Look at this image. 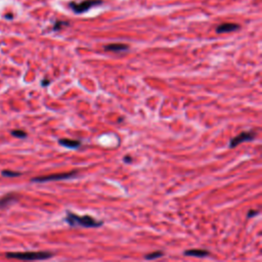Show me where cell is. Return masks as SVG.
I'll return each mask as SVG.
<instances>
[{"instance_id": "ba28073f", "label": "cell", "mask_w": 262, "mask_h": 262, "mask_svg": "<svg viewBox=\"0 0 262 262\" xmlns=\"http://www.w3.org/2000/svg\"><path fill=\"white\" fill-rule=\"evenodd\" d=\"M129 48L127 44H121V43H113L105 46V49L106 51H114V52H121L125 51Z\"/></svg>"}, {"instance_id": "7c38bea8", "label": "cell", "mask_w": 262, "mask_h": 262, "mask_svg": "<svg viewBox=\"0 0 262 262\" xmlns=\"http://www.w3.org/2000/svg\"><path fill=\"white\" fill-rule=\"evenodd\" d=\"M12 134L14 137H17V138H26L27 137V133L23 130H12Z\"/></svg>"}, {"instance_id": "277c9868", "label": "cell", "mask_w": 262, "mask_h": 262, "mask_svg": "<svg viewBox=\"0 0 262 262\" xmlns=\"http://www.w3.org/2000/svg\"><path fill=\"white\" fill-rule=\"evenodd\" d=\"M77 175V171H72L69 173H59V174H52L47 176H39L32 178V181L34 182H47V181H56V180H65L70 179Z\"/></svg>"}, {"instance_id": "6da1fadb", "label": "cell", "mask_w": 262, "mask_h": 262, "mask_svg": "<svg viewBox=\"0 0 262 262\" xmlns=\"http://www.w3.org/2000/svg\"><path fill=\"white\" fill-rule=\"evenodd\" d=\"M65 221L68 224H70L71 226H73V227L82 226V227H86V228H95V227H99V226H101L103 224V221L96 220V219H94L93 217L89 216V215L79 216V215L70 212V211L67 212Z\"/></svg>"}, {"instance_id": "7a4b0ae2", "label": "cell", "mask_w": 262, "mask_h": 262, "mask_svg": "<svg viewBox=\"0 0 262 262\" xmlns=\"http://www.w3.org/2000/svg\"><path fill=\"white\" fill-rule=\"evenodd\" d=\"M52 256L53 254L50 252H13L6 254L7 258L20 260H45Z\"/></svg>"}, {"instance_id": "2e32d148", "label": "cell", "mask_w": 262, "mask_h": 262, "mask_svg": "<svg viewBox=\"0 0 262 262\" xmlns=\"http://www.w3.org/2000/svg\"><path fill=\"white\" fill-rule=\"evenodd\" d=\"M131 161H132V159H131V157L129 156H126L124 158V162H125V163H130Z\"/></svg>"}, {"instance_id": "e0dca14e", "label": "cell", "mask_w": 262, "mask_h": 262, "mask_svg": "<svg viewBox=\"0 0 262 262\" xmlns=\"http://www.w3.org/2000/svg\"><path fill=\"white\" fill-rule=\"evenodd\" d=\"M49 83H50L49 80H43V81H42V85L43 86H47Z\"/></svg>"}, {"instance_id": "9c48e42d", "label": "cell", "mask_w": 262, "mask_h": 262, "mask_svg": "<svg viewBox=\"0 0 262 262\" xmlns=\"http://www.w3.org/2000/svg\"><path fill=\"white\" fill-rule=\"evenodd\" d=\"M59 144L68 148H78L81 145V141L75 140V139H68V138H62L59 139Z\"/></svg>"}, {"instance_id": "4fadbf2b", "label": "cell", "mask_w": 262, "mask_h": 262, "mask_svg": "<svg viewBox=\"0 0 262 262\" xmlns=\"http://www.w3.org/2000/svg\"><path fill=\"white\" fill-rule=\"evenodd\" d=\"M2 175L6 177H17V176H20L21 173L14 172V171H9V170H3L2 171Z\"/></svg>"}, {"instance_id": "5bb4252c", "label": "cell", "mask_w": 262, "mask_h": 262, "mask_svg": "<svg viewBox=\"0 0 262 262\" xmlns=\"http://www.w3.org/2000/svg\"><path fill=\"white\" fill-rule=\"evenodd\" d=\"M69 23L68 22H64V21H57L56 23L54 24V26H53V30L56 31V30H61L63 27H66L68 26Z\"/></svg>"}, {"instance_id": "30bf717a", "label": "cell", "mask_w": 262, "mask_h": 262, "mask_svg": "<svg viewBox=\"0 0 262 262\" xmlns=\"http://www.w3.org/2000/svg\"><path fill=\"white\" fill-rule=\"evenodd\" d=\"M209 252L206 250H200V249H194V250H186L184 251V255L186 256H194V257H199V258H202V257L208 256Z\"/></svg>"}, {"instance_id": "8fae6325", "label": "cell", "mask_w": 262, "mask_h": 262, "mask_svg": "<svg viewBox=\"0 0 262 262\" xmlns=\"http://www.w3.org/2000/svg\"><path fill=\"white\" fill-rule=\"evenodd\" d=\"M162 256H164V253L162 252V251H156V252H153V253H150V254L145 255L144 258H145L146 260H154V259H158Z\"/></svg>"}, {"instance_id": "3957f363", "label": "cell", "mask_w": 262, "mask_h": 262, "mask_svg": "<svg viewBox=\"0 0 262 262\" xmlns=\"http://www.w3.org/2000/svg\"><path fill=\"white\" fill-rule=\"evenodd\" d=\"M103 3V0H83V1L79 2H71L69 4L70 8L75 12L76 13H83L85 12H87L88 9H90L93 6L99 5V4Z\"/></svg>"}, {"instance_id": "9a60e30c", "label": "cell", "mask_w": 262, "mask_h": 262, "mask_svg": "<svg viewBox=\"0 0 262 262\" xmlns=\"http://www.w3.org/2000/svg\"><path fill=\"white\" fill-rule=\"evenodd\" d=\"M259 213V211H257V210H250L249 211V213H248V217H253V216H255V215H257Z\"/></svg>"}, {"instance_id": "8992f818", "label": "cell", "mask_w": 262, "mask_h": 262, "mask_svg": "<svg viewBox=\"0 0 262 262\" xmlns=\"http://www.w3.org/2000/svg\"><path fill=\"white\" fill-rule=\"evenodd\" d=\"M17 200H19V197L14 194H8L6 195V196L2 197L1 199H0V210L4 209V208H7L9 205L17 202Z\"/></svg>"}, {"instance_id": "5b68a950", "label": "cell", "mask_w": 262, "mask_h": 262, "mask_svg": "<svg viewBox=\"0 0 262 262\" xmlns=\"http://www.w3.org/2000/svg\"><path fill=\"white\" fill-rule=\"evenodd\" d=\"M255 136H256V133L254 131H244V132H241L230 140L229 148H234V146L245 143V141L253 140L255 138Z\"/></svg>"}, {"instance_id": "52a82bcc", "label": "cell", "mask_w": 262, "mask_h": 262, "mask_svg": "<svg viewBox=\"0 0 262 262\" xmlns=\"http://www.w3.org/2000/svg\"><path fill=\"white\" fill-rule=\"evenodd\" d=\"M240 28L239 25L237 24H232V23H224L219 25L216 28V32L218 34H221V33H229V32H234V31H237V29Z\"/></svg>"}]
</instances>
